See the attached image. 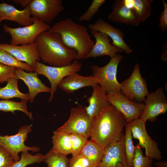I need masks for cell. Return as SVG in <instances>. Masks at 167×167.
<instances>
[{
  "label": "cell",
  "mask_w": 167,
  "mask_h": 167,
  "mask_svg": "<svg viewBox=\"0 0 167 167\" xmlns=\"http://www.w3.org/2000/svg\"><path fill=\"white\" fill-rule=\"evenodd\" d=\"M127 123L123 115L110 104L93 119L91 139L105 148L124 138L123 130Z\"/></svg>",
  "instance_id": "6da1fadb"
},
{
  "label": "cell",
  "mask_w": 167,
  "mask_h": 167,
  "mask_svg": "<svg viewBox=\"0 0 167 167\" xmlns=\"http://www.w3.org/2000/svg\"><path fill=\"white\" fill-rule=\"evenodd\" d=\"M35 42L41 59L50 66H65L77 59V52L66 47L58 33L49 30L43 32L37 36Z\"/></svg>",
  "instance_id": "7a4b0ae2"
},
{
  "label": "cell",
  "mask_w": 167,
  "mask_h": 167,
  "mask_svg": "<svg viewBox=\"0 0 167 167\" xmlns=\"http://www.w3.org/2000/svg\"><path fill=\"white\" fill-rule=\"evenodd\" d=\"M49 31L59 34L64 45L77 52V60L83 59L90 52L95 44L87 28L75 23L70 18L56 23Z\"/></svg>",
  "instance_id": "3957f363"
},
{
  "label": "cell",
  "mask_w": 167,
  "mask_h": 167,
  "mask_svg": "<svg viewBox=\"0 0 167 167\" xmlns=\"http://www.w3.org/2000/svg\"><path fill=\"white\" fill-rule=\"evenodd\" d=\"M123 56L118 54L110 58L109 62L104 66L96 65L92 66V75L97 79L100 85L106 94L111 92L121 93L120 83L117 79V74L118 65Z\"/></svg>",
  "instance_id": "277c9868"
},
{
  "label": "cell",
  "mask_w": 167,
  "mask_h": 167,
  "mask_svg": "<svg viewBox=\"0 0 167 167\" xmlns=\"http://www.w3.org/2000/svg\"><path fill=\"white\" fill-rule=\"evenodd\" d=\"M82 64L78 60H74L70 64L62 67L47 66L38 61L36 62L33 67L34 71L38 74L46 77L49 80L51 85V92L49 99L51 102L54 92H56L58 86L66 77L80 71Z\"/></svg>",
  "instance_id": "5b68a950"
},
{
  "label": "cell",
  "mask_w": 167,
  "mask_h": 167,
  "mask_svg": "<svg viewBox=\"0 0 167 167\" xmlns=\"http://www.w3.org/2000/svg\"><path fill=\"white\" fill-rule=\"evenodd\" d=\"M32 24L28 26L12 28L6 24L3 25L4 31L8 33L11 36V44L18 45L34 43L40 33L49 30L51 27L49 25L35 18L32 17Z\"/></svg>",
  "instance_id": "8992f818"
},
{
  "label": "cell",
  "mask_w": 167,
  "mask_h": 167,
  "mask_svg": "<svg viewBox=\"0 0 167 167\" xmlns=\"http://www.w3.org/2000/svg\"><path fill=\"white\" fill-rule=\"evenodd\" d=\"M85 108L80 105L71 108L68 120L56 130L75 134L88 138L90 137L93 121Z\"/></svg>",
  "instance_id": "52a82bcc"
},
{
  "label": "cell",
  "mask_w": 167,
  "mask_h": 167,
  "mask_svg": "<svg viewBox=\"0 0 167 167\" xmlns=\"http://www.w3.org/2000/svg\"><path fill=\"white\" fill-rule=\"evenodd\" d=\"M120 84L122 93L131 101L142 102L149 93L146 80L141 76L137 63L129 77L121 82Z\"/></svg>",
  "instance_id": "ba28073f"
},
{
  "label": "cell",
  "mask_w": 167,
  "mask_h": 167,
  "mask_svg": "<svg viewBox=\"0 0 167 167\" xmlns=\"http://www.w3.org/2000/svg\"><path fill=\"white\" fill-rule=\"evenodd\" d=\"M32 125L21 126L15 135L3 136L0 135V146L10 153L15 162L20 159L19 153L20 152L31 151L34 153L40 150V148L37 146L29 147L24 144L28 134L32 131Z\"/></svg>",
  "instance_id": "9c48e42d"
},
{
  "label": "cell",
  "mask_w": 167,
  "mask_h": 167,
  "mask_svg": "<svg viewBox=\"0 0 167 167\" xmlns=\"http://www.w3.org/2000/svg\"><path fill=\"white\" fill-rule=\"evenodd\" d=\"M27 7L32 17L48 25L64 9L62 0H30Z\"/></svg>",
  "instance_id": "30bf717a"
},
{
  "label": "cell",
  "mask_w": 167,
  "mask_h": 167,
  "mask_svg": "<svg viewBox=\"0 0 167 167\" xmlns=\"http://www.w3.org/2000/svg\"><path fill=\"white\" fill-rule=\"evenodd\" d=\"M127 123L130 127L132 137L138 139L139 145L142 148H145V156L157 160L161 159V152L157 143L148 135L146 123L139 118Z\"/></svg>",
  "instance_id": "8fae6325"
},
{
  "label": "cell",
  "mask_w": 167,
  "mask_h": 167,
  "mask_svg": "<svg viewBox=\"0 0 167 167\" xmlns=\"http://www.w3.org/2000/svg\"><path fill=\"white\" fill-rule=\"evenodd\" d=\"M106 97L109 104L123 115L127 123L139 118L145 108L144 103L131 101L121 93L111 92Z\"/></svg>",
  "instance_id": "7c38bea8"
},
{
  "label": "cell",
  "mask_w": 167,
  "mask_h": 167,
  "mask_svg": "<svg viewBox=\"0 0 167 167\" xmlns=\"http://www.w3.org/2000/svg\"><path fill=\"white\" fill-rule=\"evenodd\" d=\"M145 106L139 118L146 123L147 120L153 122L158 116L167 111V100L163 89L158 88L155 92L149 93L144 101Z\"/></svg>",
  "instance_id": "4fadbf2b"
},
{
  "label": "cell",
  "mask_w": 167,
  "mask_h": 167,
  "mask_svg": "<svg viewBox=\"0 0 167 167\" xmlns=\"http://www.w3.org/2000/svg\"><path fill=\"white\" fill-rule=\"evenodd\" d=\"M124 137L106 146L101 161L97 167H127Z\"/></svg>",
  "instance_id": "5bb4252c"
},
{
  "label": "cell",
  "mask_w": 167,
  "mask_h": 167,
  "mask_svg": "<svg viewBox=\"0 0 167 167\" xmlns=\"http://www.w3.org/2000/svg\"><path fill=\"white\" fill-rule=\"evenodd\" d=\"M0 49L8 52L20 61L24 62L33 68L36 62L41 60L35 42L21 46L0 43Z\"/></svg>",
  "instance_id": "9a60e30c"
},
{
  "label": "cell",
  "mask_w": 167,
  "mask_h": 167,
  "mask_svg": "<svg viewBox=\"0 0 167 167\" xmlns=\"http://www.w3.org/2000/svg\"><path fill=\"white\" fill-rule=\"evenodd\" d=\"M91 35L95 38V42L88 54L83 59L107 55L110 58L122 51L110 43L111 39L105 33L96 30H91Z\"/></svg>",
  "instance_id": "2e32d148"
},
{
  "label": "cell",
  "mask_w": 167,
  "mask_h": 167,
  "mask_svg": "<svg viewBox=\"0 0 167 167\" xmlns=\"http://www.w3.org/2000/svg\"><path fill=\"white\" fill-rule=\"evenodd\" d=\"M88 27L91 31L96 30L106 34L112 40L111 44L125 53L129 54L132 52V49L124 40L123 32L105 20L99 18L94 23L89 24Z\"/></svg>",
  "instance_id": "e0dca14e"
},
{
  "label": "cell",
  "mask_w": 167,
  "mask_h": 167,
  "mask_svg": "<svg viewBox=\"0 0 167 167\" xmlns=\"http://www.w3.org/2000/svg\"><path fill=\"white\" fill-rule=\"evenodd\" d=\"M108 18L111 21L137 26L140 23L133 10L126 4L124 0L114 2Z\"/></svg>",
  "instance_id": "ac0fdd59"
},
{
  "label": "cell",
  "mask_w": 167,
  "mask_h": 167,
  "mask_svg": "<svg viewBox=\"0 0 167 167\" xmlns=\"http://www.w3.org/2000/svg\"><path fill=\"white\" fill-rule=\"evenodd\" d=\"M38 74L35 72H26L22 69L16 68L15 77L21 79L28 86L29 89L28 93L29 101L32 103L37 95L41 92L51 93L50 88L43 84L38 77Z\"/></svg>",
  "instance_id": "d6986e66"
},
{
  "label": "cell",
  "mask_w": 167,
  "mask_h": 167,
  "mask_svg": "<svg viewBox=\"0 0 167 167\" xmlns=\"http://www.w3.org/2000/svg\"><path fill=\"white\" fill-rule=\"evenodd\" d=\"M96 84H99V81L92 75L84 76L75 73L65 77L58 87L69 94L85 87H92Z\"/></svg>",
  "instance_id": "ffe728a7"
},
{
  "label": "cell",
  "mask_w": 167,
  "mask_h": 167,
  "mask_svg": "<svg viewBox=\"0 0 167 167\" xmlns=\"http://www.w3.org/2000/svg\"><path fill=\"white\" fill-rule=\"evenodd\" d=\"M28 7L19 10L14 6L3 2L0 3V18L1 20H9L16 22L24 26L33 23L32 17Z\"/></svg>",
  "instance_id": "44dd1931"
},
{
  "label": "cell",
  "mask_w": 167,
  "mask_h": 167,
  "mask_svg": "<svg viewBox=\"0 0 167 167\" xmlns=\"http://www.w3.org/2000/svg\"><path fill=\"white\" fill-rule=\"evenodd\" d=\"M92 87L93 91L87 100L88 106L85 108L88 115L93 119L110 104L107 99L106 94L98 84Z\"/></svg>",
  "instance_id": "7402d4cb"
},
{
  "label": "cell",
  "mask_w": 167,
  "mask_h": 167,
  "mask_svg": "<svg viewBox=\"0 0 167 167\" xmlns=\"http://www.w3.org/2000/svg\"><path fill=\"white\" fill-rule=\"evenodd\" d=\"M104 148L91 139L88 140L79 154L88 160L90 167H97L101 161Z\"/></svg>",
  "instance_id": "603a6c76"
},
{
  "label": "cell",
  "mask_w": 167,
  "mask_h": 167,
  "mask_svg": "<svg viewBox=\"0 0 167 167\" xmlns=\"http://www.w3.org/2000/svg\"><path fill=\"white\" fill-rule=\"evenodd\" d=\"M53 147L54 152L67 156L71 153V146L70 134L62 131H53L52 137Z\"/></svg>",
  "instance_id": "cb8c5ba5"
},
{
  "label": "cell",
  "mask_w": 167,
  "mask_h": 167,
  "mask_svg": "<svg viewBox=\"0 0 167 167\" xmlns=\"http://www.w3.org/2000/svg\"><path fill=\"white\" fill-rule=\"evenodd\" d=\"M127 6L134 11L140 23L143 22L151 15L152 0H124Z\"/></svg>",
  "instance_id": "d4e9b609"
},
{
  "label": "cell",
  "mask_w": 167,
  "mask_h": 167,
  "mask_svg": "<svg viewBox=\"0 0 167 167\" xmlns=\"http://www.w3.org/2000/svg\"><path fill=\"white\" fill-rule=\"evenodd\" d=\"M17 80L15 77L11 78L7 81L5 87L0 88V99L9 100L18 98L29 101L28 93H22L19 90Z\"/></svg>",
  "instance_id": "484cf974"
},
{
  "label": "cell",
  "mask_w": 167,
  "mask_h": 167,
  "mask_svg": "<svg viewBox=\"0 0 167 167\" xmlns=\"http://www.w3.org/2000/svg\"><path fill=\"white\" fill-rule=\"evenodd\" d=\"M28 101L21 100L20 102H16L9 100H1L0 111L5 112H10L13 113H15L16 111H20L26 114L31 120H33L32 113L28 110L26 104Z\"/></svg>",
  "instance_id": "4316f807"
},
{
  "label": "cell",
  "mask_w": 167,
  "mask_h": 167,
  "mask_svg": "<svg viewBox=\"0 0 167 167\" xmlns=\"http://www.w3.org/2000/svg\"><path fill=\"white\" fill-rule=\"evenodd\" d=\"M0 63L28 72H34L33 68L29 64L20 61L8 52L1 49H0Z\"/></svg>",
  "instance_id": "83f0119b"
},
{
  "label": "cell",
  "mask_w": 167,
  "mask_h": 167,
  "mask_svg": "<svg viewBox=\"0 0 167 167\" xmlns=\"http://www.w3.org/2000/svg\"><path fill=\"white\" fill-rule=\"evenodd\" d=\"M69 159L67 156L57 153L51 149L44 155L43 161L48 167H68Z\"/></svg>",
  "instance_id": "f1b7e54d"
},
{
  "label": "cell",
  "mask_w": 167,
  "mask_h": 167,
  "mask_svg": "<svg viewBox=\"0 0 167 167\" xmlns=\"http://www.w3.org/2000/svg\"><path fill=\"white\" fill-rule=\"evenodd\" d=\"M125 128L124 149L127 167H132V161L135 152V146L133 143L131 131L127 123Z\"/></svg>",
  "instance_id": "f546056e"
},
{
  "label": "cell",
  "mask_w": 167,
  "mask_h": 167,
  "mask_svg": "<svg viewBox=\"0 0 167 167\" xmlns=\"http://www.w3.org/2000/svg\"><path fill=\"white\" fill-rule=\"evenodd\" d=\"M43 158L44 155L41 153L33 155L28 151L22 152L20 159L15 162L11 167H26L30 165L43 161Z\"/></svg>",
  "instance_id": "4dcf8cb0"
},
{
  "label": "cell",
  "mask_w": 167,
  "mask_h": 167,
  "mask_svg": "<svg viewBox=\"0 0 167 167\" xmlns=\"http://www.w3.org/2000/svg\"><path fill=\"white\" fill-rule=\"evenodd\" d=\"M142 147L139 143L135 146V154L132 161V167H151L153 159L143 154Z\"/></svg>",
  "instance_id": "1f68e13d"
},
{
  "label": "cell",
  "mask_w": 167,
  "mask_h": 167,
  "mask_svg": "<svg viewBox=\"0 0 167 167\" xmlns=\"http://www.w3.org/2000/svg\"><path fill=\"white\" fill-rule=\"evenodd\" d=\"M70 135L71 146V154L72 157H75L79 154L88 138L75 134H71Z\"/></svg>",
  "instance_id": "d6a6232c"
},
{
  "label": "cell",
  "mask_w": 167,
  "mask_h": 167,
  "mask_svg": "<svg viewBox=\"0 0 167 167\" xmlns=\"http://www.w3.org/2000/svg\"><path fill=\"white\" fill-rule=\"evenodd\" d=\"M105 0H93L87 10L79 18L80 21H89L96 14L100 7L106 2Z\"/></svg>",
  "instance_id": "836d02e7"
},
{
  "label": "cell",
  "mask_w": 167,
  "mask_h": 167,
  "mask_svg": "<svg viewBox=\"0 0 167 167\" xmlns=\"http://www.w3.org/2000/svg\"><path fill=\"white\" fill-rule=\"evenodd\" d=\"M16 68L9 66L0 63V84L15 77Z\"/></svg>",
  "instance_id": "e575fe53"
},
{
  "label": "cell",
  "mask_w": 167,
  "mask_h": 167,
  "mask_svg": "<svg viewBox=\"0 0 167 167\" xmlns=\"http://www.w3.org/2000/svg\"><path fill=\"white\" fill-rule=\"evenodd\" d=\"M15 162L10 153L0 146V167H11Z\"/></svg>",
  "instance_id": "d590c367"
},
{
  "label": "cell",
  "mask_w": 167,
  "mask_h": 167,
  "mask_svg": "<svg viewBox=\"0 0 167 167\" xmlns=\"http://www.w3.org/2000/svg\"><path fill=\"white\" fill-rule=\"evenodd\" d=\"M68 167H90L89 162L84 156L79 154L69 159Z\"/></svg>",
  "instance_id": "8d00e7d4"
},
{
  "label": "cell",
  "mask_w": 167,
  "mask_h": 167,
  "mask_svg": "<svg viewBox=\"0 0 167 167\" xmlns=\"http://www.w3.org/2000/svg\"><path fill=\"white\" fill-rule=\"evenodd\" d=\"M164 5V10L160 15L158 27L163 32L167 31V3L162 0Z\"/></svg>",
  "instance_id": "74e56055"
},
{
  "label": "cell",
  "mask_w": 167,
  "mask_h": 167,
  "mask_svg": "<svg viewBox=\"0 0 167 167\" xmlns=\"http://www.w3.org/2000/svg\"><path fill=\"white\" fill-rule=\"evenodd\" d=\"M12 1L17 4L20 5L24 8L28 7L30 0H13Z\"/></svg>",
  "instance_id": "f35d334b"
},
{
  "label": "cell",
  "mask_w": 167,
  "mask_h": 167,
  "mask_svg": "<svg viewBox=\"0 0 167 167\" xmlns=\"http://www.w3.org/2000/svg\"><path fill=\"white\" fill-rule=\"evenodd\" d=\"M162 52L161 57V60L163 61L166 62L167 61V45L166 44L162 46Z\"/></svg>",
  "instance_id": "ab89813d"
},
{
  "label": "cell",
  "mask_w": 167,
  "mask_h": 167,
  "mask_svg": "<svg viewBox=\"0 0 167 167\" xmlns=\"http://www.w3.org/2000/svg\"><path fill=\"white\" fill-rule=\"evenodd\" d=\"M154 165L158 167H167V161L155 162Z\"/></svg>",
  "instance_id": "60d3db41"
},
{
  "label": "cell",
  "mask_w": 167,
  "mask_h": 167,
  "mask_svg": "<svg viewBox=\"0 0 167 167\" xmlns=\"http://www.w3.org/2000/svg\"><path fill=\"white\" fill-rule=\"evenodd\" d=\"M2 21V20H1V19L0 18V24L1 22Z\"/></svg>",
  "instance_id": "b9f144b4"
}]
</instances>
